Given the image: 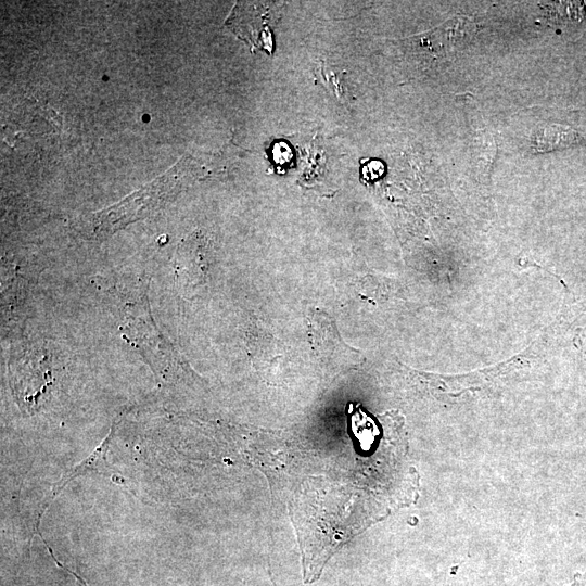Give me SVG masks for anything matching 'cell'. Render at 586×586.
<instances>
[{"label": "cell", "mask_w": 586, "mask_h": 586, "mask_svg": "<svg viewBox=\"0 0 586 586\" xmlns=\"http://www.w3.org/2000/svg\"><path fill=\"white\" fill-rule=\"evenodd\" d=\"M319 76L322 81L321 84H323L326 88L333 93L337 101H340L342 104H347L348 101H351L344 79V72H337L336 69L326 66V64L321 62L319 66Z\"/></svg>", "instance_id": "2"}, {"label": "cell", "mask_w": 586, "mask_h": 586, "mask_svg": "<svg viewBox=\"0 0 586 586\" xmlns=\"http://www.w3.org/2000/svg\"><path fill=\"white\" fill-rule=\"evenodd\" d=\"M570 586H586V575H576L574 583Z\"/></svg>", "instance_id": "3"}, {"label": "cell", "mask_w": 586, "mask_h": 586, "mask_svg": "<svg viewBox=\"0 0 586 586\" xmlns=\"http://www.w3.org/2000/svg\"><path fill=\"white\" fill-rule=\"evenodd\" d=\"M309 337L314 352L320 359L354 360L359 355L341 337L334 320L323 311L315 310L309 318Z\"/></svg>", "instance_id": "1"}]
</instances>
